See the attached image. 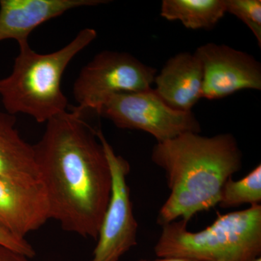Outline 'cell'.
I'll list each match as a JSON object with an SVG mask.
<instances>
[{"label": "cell", "instance_id": "6da1fadb", "mask_svg": "<svg viewBox=\"0 0 261 261\" xmlns=\"http://www.w3.org/2000/svg\"><path fill=\"white\" fill-rule=\"evenodd\" d=\"M97 129L72 111L46 123L34 146L49 205V219L68 232L97 240L112 176Z\"/></svg>", "mask_w": 261, "mask_h": 261}, {"label": "cell", "instance_id": "7a4b0ae2", "mask_svg": "<svg viewBox=\"0 0 261 261\" xmlns=\"http://www.w3.org/2000/svg\"><path fill=\"white\" fill-rule=\"evenodd\" d=\"M152 162L163 170L170 190L160 209V226L214 208L228 178L243 167V153L236 138L225 133L205 137L187 132L157 142Z\"/></svg>", "mask_w": 261, "mask_h": 261}, {"label": "cell", "instance_id": "3957f363", "mask_svg": "<svg viewBox=\"0 0 261 261\" xmlns=\"http://www.w3.org/2000/svg\"><path fill=\"white\" fill-rule=\"evenodd\" d=\"M97 36L93 29H82L65 47L47 54L36 53L29 43L19 45L11 73L0 80V97L7 113L28 115L38 123H47L66 112L68 99L61 88L63 73Z\"/></svg>", "mask_w": 261, "mask_h": 261}, {"label": "cell", "instance_id": "277c9868", "mask_svg": "<svg viewBox=\"0 0 261 261\" xmlns=\"http://www.w3.org/2000/svg\"><path fill=\"white\" fill-rule=\"evenodd\" d=\"M183 220L162 226L154 247L158 257L195 261H252L261 255V205L217 218L200 231H189Z\"/></svg>", "mask_w": 261, "mask_h": 261}, {"label": "cell", "instance_id": "5b68a950", "mask_svg": "<svg viewBox=\"0 0 261 261\" xmlns=\"http://www.w3.org/2000/svg\"><path fill=\"white\" fill-rule=\"evenodd\" d=\"M157 70L126 53L105 50L82 68L73 84L77 106L72 111L83 115L98 113L106 100L116 94L151 89Z\"/></svg>", "mask_w": 261, "mask_h": 261}, {"label": "cell", "instance_id": "8992f818", "mask_svg": "<svg viewBox=\"0 0 261 261\" xmlns=\"http://www.w3.org/2000/svg\"><path fill=\"white\" fill-rule=\"evenodd\" d=\"M98 115L118 128L148 133L157 142L201 130L200 122L192 111L183 112L169 107L152 88L114 94L108 98Z\"/></svg>", "mask_w": 261, "mask_h": 261}, {"label": "cell", "instance_id": "52a82bcc", "mask_svg": "<svg viewBox=\"0 0 261 261\" xmlns=\"http://www.w3.org/2000/svg\"><path fill=\"white\" fill-rule=\"evenodd\" d=\"M112 176V190L105 212L91 261H119L137 245L138 223L135 219L127 176L130 165L115 152L102 130L97 129Z\"/></svg>", "mask_w": 261, "mask_h": 261}, {"label": "cell", "instance_id": "ba28073f", "mask_svg": "<svg viewBox=\"0 0 261 261\" xmlns=\"http://www.w3.org/2000/svg\"><path fill=\"white\" fill-rule=\"evenodd\" d=\"M202 63V97L219 99L245 89L261 90V65L245 51L207 43L195 51Z\"/></svg>", "mask_w": 261, "mask_h": 261}, {"label": "cell", "instance_id": "9c48e42d", "mask_svg": "<svg viewBox=\"0 0 261 261\" xmlns=\"http://www.w3.org/2000/svg\"><path fill=\"white\" fill-rule=\"evenodd\" d=\"M107 0H0V42L14 39L29 43L31 33L66 12L107 4Z\"/></svg>", "mask_w": 261, "mask_h": 261}, {"label": "cell", "instance_id": "30bf717a", "mask_svg": "<svg viewBox=\"0 0 261 261\" xmlns=\"http://www.w3.org/2000/svg\"><path fill=\"white\" fill-rule=\"evenodd\" d=\"M49 219L42 183L25 185L0 178V223L20 238L39 229Z\"/></svg>", "mask_w": 261, "mask_h": 261}, {"label": "cell", "instance_id": "8fae6325", "mask_svg": "<svg viewBox=\"0 0 261 261\" xmlns=\"http://www.w3.org/2000/svg\"><path fill=\"white\" fill-rule=\"evenodd\" d=\"M202 63L195 53H178L156 75L154 91L169 107L190 112L202 98Z\"/></svg>", "mask_w": 261, "mask_h": 261}, {"label": "cell", "instance_id": "7c38bea8", "mask_svg": "<svg viewBox=\"0 0 261 261\" xmlns=\"http://www.w3.org/2000/svg\"><path fill=\"white\" fill-rule=\"evenodd\" d=\"M16 118L0 111V178L32 185L42 183L34 146L22 138Z\"/></svg>", "mask_w": 261, "mask_h": 261}, {"label": "cell", "instance_id": "4fadbf2b", "mask_svg": "<svg viewBox=\"0 0 261 261\" xmlns=\"http://www.w3.org/2000/svg\"><path fill=\"white\" fill-rule=\"evenodd\" d=\"M226 13L225 0H163L161 15L187 29H210Z\"/></svg>", "mask_w": 261, "mask_h": 261}, {"label": "cell", "instance_id": "5bb4252c", "mask_svg": "<svg viewBox=\"0 0 261 261\" xmlns=\"http://www.w3.org/2000/svg\"><path fill=\"white\" fill-rule=\"evenodd\" d=\"M261 203V166L257 165L246 176L234 181L228 178L224 184L219 204L221 208L228 209L243 205H258Z\"/></svg>", "mask_w": 261, "mask_h": 261}, {"label": "cell", "instance_id": "9a60e30c", "mask_svg": "<svg viewBox=\"0 0 261 261\" xmlns=\"http://www.w3.org/2000/svg\"><path fill=\"white\" fill-rule=\"evenodd\" d=\"M226 13L241 20L250 29L261 47L260 0H225Z\"/></svg>", "mask_w": 261, "mask_h": 261}, {"label": "cell", "instance_id": "2e32d148", "mask_svg": "<svg viewBox=\"0 0 261 261\" xmlns=\"http://www.w3.org/2000/svg\"><path fill=\"white\" fill-rule=\"evenodd\" d=\"M0 245L33 258L36 255L34 247L27 239L20 238L8 231L0 223Z\"/></svg>", "mask_w": 261, "mask_h": 261}, {"label": "cell", "instance_id": "e0dca14e", "mask_svg": "<svg viewBox=\"0 0 261 261\" xmlns=\"http://www.w3.org/2000/svg\"><path fill=\"white\" fill-rule=\"evenodd\" d=\"M0 261H34L23 254L0 245Z\"/></svg>", "mask_w": 261, "mask_h": 261}, {"label": "cell", "instance_id": "ac0fdd59", "mask_svg": "<svg viewBox=\"0 0 261 261\" xmlns=\"http://www.w3.org/2000/svg\"><path fill=\"white\" fill-rule=\"evenodd\" d=\"M136 261H195L190 259L178 258V257H159L155 260H147V259H140Z\"/></svg>", "mask_w": 261, "mask_h": 261}, {"label": "cell", "instance_id": "d6986e66", "mask_svg": "<svg viewBox=\"0 0 261 261\" xmlns=\"http://www.w3.org/2000/svg\"><path fill=\"white\" fill-rule=\"evenodd\" d=\"M252 261H261V257H257L256 258L254 259V260Z\"/></svg>", "mask_w": 261, "mask_h": 261}, {"label": "cell", "instance_id": "ffe728a7", "mask_svg": "<svg viewBox=\"0 0 261 261\" xmlns=\"http://www.w3.org/2000/svg\"><path fill=\"white\" fill-rule=\"evenodd\" d=\"M213 261H231V260H225V259H221V260H213Z\"/></svg>", "mask_w": 261, "mask_h": 261}]
</instances>
